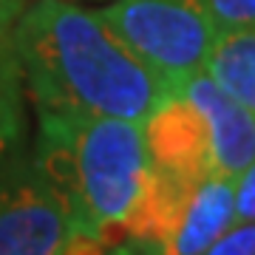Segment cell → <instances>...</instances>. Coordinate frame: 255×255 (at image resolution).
I'll use <instances>...</instances> for the list:
<instances>
[{
	"instance_id": "cell-1",
	"label": "cell",
	"mask_w": 255,
	"mask_h": 255,
	"mask_svg": "<svg viewBox=\"0 0 255 255\" xmlns=\"http://www.w3.org/2000/svg\"><path fill=\"white\" fill-rule=\"evenodd\" d=\"M11 43L28 100L40 111L145 125L156 105L170 97L97 11L71 0H26Z\"/></svg>"
},
{
	"instance_id": "cell-2",
	"label": "cell",
	"mask_w": 255,
	"mask_h": 255,
	"mask_svg": "<svg viewBox=\"0 0 255 255\" xmlns=\"http://www.w3.org/2000/svg\"><path fill=\"white\" fill-rule=\"evenodd\" d=\"M37 111L34 164L65 199L74 233L125 221L153 179L145 125L114 117Z\"/></svg>"
},
{
	"instance_id": "cell-3",
	"label": "cell",
	"mask_w": 255,
	"mask_h": 255,
	"mask_svg": "<svg viewBox=\"0 0 255 255\" xmlns=\"http://www.w3.org/2000/svg\"><path fill=\"white\" fill-rule=\"evenodd\" d=\"M97 17L167 94L204 71L216 40L210 0H117Z\"/></svg>"
},
{
	"instance_id": "cell-4",
	"label": "cell",
	"mask_w": 255,
	"mask_h": 255,
	"mask_svg": "<svg viewBox=\"0 0 255 255\" xmlns=\"http://www.w3.org/2000/svg\"><path fill=\"white\" fill-rule=\"evenodd\" d=\"M74 219L31 156L0 162V255H63Z\"/></svg>"
},
{
	"instance_id": "cell-5",
	"label": "cell",
	"mask_w": 255,
	"mask_h": 255,
	"mask_svg": "<svg viewBox=\"0 0 255 255\" xmlns=\"http://www.w3.org/2000/svg\"><path fill=\"white\" fill-rule=\"evenodd\" d=\"M145 139L156 170L187 184H199L213 173L207 122L182 91L164 97L145 119Z\"/></svg>"
},
{
	"instance_id": "cell-6",
	"label": "cell",
	"mask_w": 255,
	"mask_h": 255,
	"mask_svg": "<svg viewBox=\"0 0 255 255\" xmlns=\"http://www.w3.org/2000/svg\"><path fill=\"white\" fill-rule=\"evenodd\" d=\"M182 94L207 122L213 173L238 179L255 162V114L213 82L207 71L190 77Z\"/></svg>"
},
{
	"instance_id": "cell-7",
	"label": "cell",
	"mask_w": 255,
	"mask_h": 255,
	"mask_svg": "<svg viewBox=\"0 0 255 255\" xmlns=\"http://www.w3.org/2000/svg\"><path fill=\"white\" fill-rule=\"evenodd\" d=\"M236 224V179L210 173L196 184L182 224L176 230L170 255H204Z\"/></svg>"
},
{
	"instance_id": "cell-8",
	"label": "cell",
	"mask_w": 255,
	"mask_h": 255,
	"mask_svg": "<svg viewBox=\"0 0 255 255\" xmlns=\"http://www.w3.org/2000/svg\"><path fill=\"white\" fill-rule=\"evenodd\" d=\"M204 71L255 114V28L216 31Z\"/></svg>"
},
{
	"instance_id": "cell-9",
	"label": "cell",
	"mask_w": 255,
	"mask_h": 255,
	"mask_svg": "<svg viewBox=\"0 0 255 255\" xmlns=\"http://www.w3.org/2000/svg\"><path fill=\"white\" fill-rule=\"evenodd\" d=\"M26 136V108H23V80H0V162L14 156Z\"/></svg>"
},
{
	"instance_id": "cell-10",
	"label": "cell",
	"mask_w": 255,
	"mask_h": 255,
	"mask_svg": "<svg viewBox=\"0 0 255 255\" xmlns=\"http://www.w3.org/2000/svg\"><path fill=\"white\" fill-rule=\"evenodd\" d=\"M23 6H26V0H0V80L20 77L17 54H14V43H11V28H14V20L23 11Z\"/></svg>"
},
{
	"instance_id": "cell-11",
	"label": "cell",
	"mask_w": 255,
	"mask_h": 255,
	"mask_svg": "<svg viewBox=\"0 0 255 255\" xmlns=\"http://www.w3.org/2000/svg\"><path fill=\"white\" fill-rule=\"evenodd\" d=\"M216 31L255 28V0H210Z\"/></svg>"
},
{
	"instance_id": "cell-12",
	"label": "cell",
	"mask_w": 255,
	"mask_h": 255,
	"mask_svg": "<svg viewBox=\"0 0 255 255\" xmlns=\"http://www.w3.org/2000/svg\"><path fill=\"white\" fill-rule=\"evenodd\" d=\"M204 255H255V221L233 224Z\"/></svg>"
},
{
	"instance_id": "cell-13",
	"label": "cell",
	"mask_w": 255,
	"mask_h": 255,
	"mask_svg": "<svg viewBox=\"0 0 255 255\" xmlns=\"http://www.w3.org/2000/svg\"><path fill=\"white\" fill-rule=\"evenodd\" d=\"M255 221V162L236 179V224Z\"/></svg>"
},
{
	"instance_id": "cell-14",
	"label": "cell",
	"mask_w": 255,
	"mask_h": 255,
	"mask_svg": "<svg viewBox=\"0 0 255 255\" xmlns=\"http://www.w3.org/2000/svg\"><path fill=\"white\" fill-rule=\"evenodd\" d=\"M63 255H105L102 253V241L94 233H74Z\"/></svg>"
}]
</instances>
